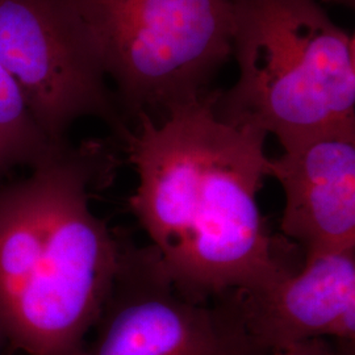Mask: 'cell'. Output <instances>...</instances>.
<instances>
[{
    "instance_id": "3",
    "label": "cell",
    "mask_w": 355,
    "mask_h": 355,
    "mask_svg": "<svg viewBox=\"0 0 355 355\" xmlns=\"http://www.w3.org/2000/svg\"><path fill=\"white\" fill-rule=\"evenodd\" d=\"M232 54L237 82L215 101L223 121L283 149L355 127L354 35L318 0H232Z\"/></svg>"
},
{
    "instance_id": "2",
    "label": "cell",
    "mask_w": 355,
    "mask_h": 355,
    "mask_svg": "<svg viewBox=\"0 0 355 355\" xmlns=\"http://www.w3.org/2000/svg\"><path fill=\"white\" fill-rule=\"evenodd\" d=\"M120 158L70 141L0 187V329L17 354L76 355L120 265L123 233L92 209Z\"/></svg>"
},
{
    "instance_id": "10",
    "label": "cell",
    "mask_w": 355,
    "mask_h": 355,
    "mask_svg": "<svg viewBox=\"0 0 355 355\" xmlns=\"http://www.w3.org/2000/svg\"><path fill=\"white\" fill-rule=\"evenodd\" d=\"M262 355H347L330 340H312Z\"/></svg>"
},
{
    "instance_id": "1",
    "label": "cell",
    "mask_w": 355,
    "mask_h": 355,
    "mask_svg": "<svg viewBox=\"0 0 355 355\" xmlns=\"http://www.w3.org/2000/svg\"><path fill=\"white\" fill-rule=\"evenodd\" d=\"M216 96L158 121L140 114L119 140L137 175L129 208L178 291L199 303L288 272L258 203L267 136L223 121Z\"/></svg>"
},
{
    "instance_id": "7",
    "label": "cell",
    "mask_w": 355,
    "mask_h": 355,
    "mask_svg": "<svg viewBox=\"0 0 355 355\" xmlns=\"http://www.w3.org/2000/svg\"><path fill=\"white\" fill-rule=\"evenodd\" d=\"M229 295L263 354L324 338L355 355V249L306 259L297 274Z\"/></svg>"
},
{
    "instance_id": "8",
    "label": "cell",
    "mask_w": 355,
    "mask_h": 355,
    "mask_svg": "<svg viewBox=\"0 0 355 355\" xmlns=\"http://www.w3.org/2000/svg\"><path fill=\"white\" fill-rule=\"evenodd\" d=\"M270 178L284 195L283 234L305 261L355 249V127L296 142L271 159Z\"/></svg>"
},
{
    "instance_id": "4",
    "label": "cell",
    "mask_w": 355,
    "mask_h": 355,
    "mask_svg": "<svg viewBox=\"0 0 355 355\" xmlns=\"http://www.w3.org/2000/svg\"><path fill=\"white\" fill-rule=\"evenodd\" d=\"M125 121L207 95L232 54V0H66Z\"/></svg>"
},
{
    "instance_id": "6",
    "label": "cell",
    "mask_w": 355,
    "mask_h": 355,
    "mask_svg": "<svg viewBox=\"0 0 355 355\" xmlns=\"http://www.w3.org/2000/svg\"><path fill=\"white\" fill-rule=\"evenodd\" d=\"M230 295L193 302L178 291L149 245L123 234L120 265L76 355H262Z\"/></svg>"
},
{
    "instance_id": "9",
    "label": "cell",
    "mask_w": 355,
    "mask_h": 355,
    "mask_svg": "<svg viewBox=\"0 0 355 355\" xmlns=\"http://www.w3.org/2000/svg\"><path fill=\"white\" fill-rule=\"evenodd\" d=\"M57 146L38 124L16 80L0 66V187L16 168L31 170Z\"/></svg>"
},
{
    "instance_id": "5",
    "label": "cell",
    "mask_w": 355,
    "mask_h": 355,
    "mask_svg": "<svg viewBox=\"0 0 355 355\" xmlns=\"http://www.w3.org/2000/svg\"><path fill=\"white\" fill-rule=\"evenodd\" d=\"M0 66L55 145L86 117L102 120L117 140L129 127L66 0H0Z\"/></svg>"
},
{
    "instance_id": "11",
    "label": "cell",
    "mask_w": 355,
    "mask_h": 355,
    "mask_svg": "<svg viewBox=\"0 0 355 355\" xmlns=\"http://www.w3.org/2000/svg\"><path fill=\"white\" fill-rule=\"evenodd\" d=\"M17 353L13 350L11 343H8L7 337L4 336L3 330L0 329V355H16Z\"/></svg>"
},
{
    "instance_id": "12",
    "label": "cell",
    "mask_w": 355,
    "mask_h": 355,
    "mask_svg": "<svg viewBox=\"0 0 355 355\" xmlns=\"http://www.w3.org/2000/svg\"><path fill=\"white\" fill-rule=\"evenodd\" d=\"M318 1H325V3H333V4H338L343 6L347 8H354L355 0H318Z\"/></svg>"
}]
</instances>
